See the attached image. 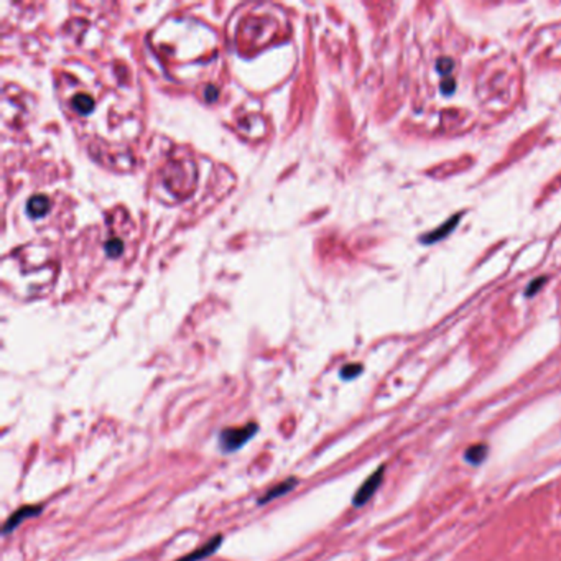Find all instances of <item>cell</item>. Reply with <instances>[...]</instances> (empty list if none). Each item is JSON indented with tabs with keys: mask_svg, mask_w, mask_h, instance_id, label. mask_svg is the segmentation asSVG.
Masks as SVG:
<instances>
[{
	"mask_svg": "<svg viewBox=\"0 0 561 561\" xmlns=\"http://www.w3.org/2000/svg\"><path fill=\"white\" fill-rule=\"evenodd\" d=\"M259 431V425L257 423H247L244 426H229L219 431L218 442L219 450L224 455H231V453L240 450L247 444L253 436Z\"/></svg>",
	"mask_w": 561,
	"mask_h": 561,
	"instance_id": "6da1fadb",
	"label": "cell"
},
{
	"mask_svg": "<svg viewBox=\"0 0 561 561\" xmlns=\"http://www.w3.org/2000/svg\"><path fill=\"white\" fill-rule=\"evenodd\" d=\"M384 471H385L384 466H380L376 472H372V474L363 482V485H360V488L357 489V492L354 494L352 505L363 507L365 502L376 494V490L379 489V485L382 484V479H384Z\"/></svg>",
	"mask_w": 561,
	"mask_h": 561,
	"instance_id": "7a4b0ae2",
	"label": "cell"
},
{
	"mask_svg": "<svg viewBox=\"0 0 561 561\" xmlns=\"http://www.w3.org/2000/svg\"><path fill=\"white\" fill-rule=\"evenodd\" d=\"M41 510H43V507L41 505H22L20 509H16L15 512L7 518L5 523H3L2 534L3 535L14 534V531L19 529V527L22 525L25 520L36 517V515L41 514Z\"/></svg>",
	"mask_w": 561,
	"mask_h": 561,
	"instance_id": "3957f363",
	"label": "cell"
},
{
	"mask_svg": "<svg viewBox=\"0 0 561 561\" xmlns=\"http://www.w3.org/2000/svg\"><path fill=\"white\" fill-rule=\"evenodd\" d=\"M298 482H300V481H298L297 477H288V479L278 482L277 485L270 488L267 492L264 494V496L259 497V501H257V505H265V504H268V502L275 501V499L284 497L285 494H290L293 489H297Z\"/></svg>",
	"mask_w": 561,
	"mask_h": 561,
	"instance_id": "277c9868",
	"label": "cell"
},
{
	"mask_svg": "<svg viewBox=\"0 0 561 561\" xmlns=\"http://www.w3.org/2000/svg\"><path fill=\"white\" fill-rule=\"evenodd\" d=\"M222 540H224L222 535H214L213 538L207 540L205 545L196 548V550L191 551V553H188V555L181 556V558H178L176 561H203V560H206L207 556H211V555L216 553V551L219 550Z\"/></svg>",
	"mask_w": 561,
	"mask_h": 561,
	"instance_id": "5b68a950",
	"label": "cell"
},
{
	"mask_svg": "<svg viewBox=\"0 0 561 561\" xmlns=\"http://www.w3.org/2000/svg\"><path fill=\"white\" fill-rule=\"evenodd\" d=\"M461 216H463V213H459V214H456V216H453L451 219H448L446 222L444 224H442V226L438 227V229H435L433 232H430V234H426V236H423V242H426V244H433V242H436V240H439V239H444L446 238L448 234H450V232L455 229L456 227V224H458V221L461 219Z\"/></svg>",
	"mask_w": 561,
	"mask_h": 561,
	"instance_id": "8992f818",
	"label": "cell"
},
{
	"mask_svg": "<svg viewBox=\"0 0 561 561\" xmlns=\"http://www.w3.org/2000/svg\"><path fill=\"white\" fill-rule=\"evenodd\" d=\"M485 453H488V446L485 444H474L466 451V459L471 461L472 464H479L481 461H484Z\"/></svg>",
	"mask_w": 561,
	"mask_h": 561,
	"instance_id": "52a82bcc",
	"label": "cell"
},
{
	"mask_svg": "<svg viewBox=\"0 0 561 561\" xmlns=\"http://www.w3.org/2000/svg\"><path fill=\"white\" fill-rule=\"evenodd\" d=\"M360 372H363V365H360V364H349L343 369V371H341V377H343V379H354V377L359 376Z\"/></svg>",
	"mask_w": 561,
	"mask_h": 561,
	"instance_id": "ba28073f",
	"label": "cell"
},
{
	"mask_svg": "<svg viewBox=\"0 0 561 561\" xmlns=\"http://www.w3.org/2000/svg\"><path fill=\"white\" fill-rule=\"evenodd\" d=\"M48 207V201L45 198H36V199H32L30 201V213L38 216V214H43L45 211H47Z\"/></svg>",
	"mask_w": 561,
	"mask_h": 561,
	"instance_id": "9c48e42d",
	"label": "cell"
},
{
	"mask_svg": "<svg viewBox=\"0 0 561 561\" xmlns=\"http://www.w3.org/2000/svg\"><path fill=\"white\" fill-rule=\"evenodd\" d=\"M436 66H438V71H439V73L448 74V73H450L451 69H453V61L450 60V58L443 56V58H439L438 61H436Z\"/></svg>",
	"mask_w": 561,
	"mask_h": 561,
	"instance_id": "30bf717a",
	"label": "cell"
},
{
	"mask_svg": "<svg viewBox=\"0 0 561 561\" xmlns=\"http://www.w3.org/2000/svg\"><path fill=\"white\" fill-rule=\"evenodd\" d=\"M545 282H547V278H545V277H540V278H537V280L530 282V284H529V286H527V292H525V295H527V297H530V295L537 293V292H538V288H540V286H542L543 284H545Z\"/></svg>",
	"mask_w": 561,
	"mask_h": 561,
	"instance_id": "8fae6325",
	"label": "cell"
},
{
	"mask_svg": "<svg viewBox=\"0 0 561 561\" xmlns=\"http://www.w3.org/2000/svg\"><path fill=\"white\" fill-rule=\"evenodd\" d=\"M455 87H456V81L451 80V78H446L442 84V89L444 91V94H451L453 91H455Z\"/></svg>",
	"mask_w": 561,
	"mask_h": 561,
	"instance_id": "7c38bea8",
	"label": "cell"
}]
</instances>
